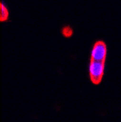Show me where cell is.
Masks as SVG:
<instances>
[{
	"mask_svg": "<svg viewBox=\"0 0 121 122\" xmlns=\"http://www.w3.org/2000/svg\"><path fill=\"white\" fill-rule=\"evenodd\" d=\"M8 10L5 6L4 3H1V15H0V20L2 22L8 19Z\"/></svg>",
	"mask_w": 121,
	"mask_h": 122,
	"instance_id": "3",
	"label": "cell"
},
{
	"mask_svg": "<svg viewBox=\"0 0 121 122\" xmlns=\"http://www.w3.org/2000/svg\"><path fill=\"white\" fill-rule=\"evenodd\" d=\"M106 56V45L103 41H97L93 46L91 51V59L96 61H105Z\"/></svg>",
	"mask_w": 121,
	"mask_h": 122,
	"instance_id": "2",
	"label": "cell"
},
{
	"mask_svg": "<svg viewBox=\"0 0 121 122\" xmlns=\"http://www.w3.org/2000/svg\"><path fill=\"white\" fill-rule=\"evenodd\" d=\"M62 34L63 36L66 37H70L73 35V29L71 28L69 25H66L62 28Z\"/></svg>",
	"mask_w": 121,
	"mask_h": 122,
	"instance_id": "4",
	"label": "cell"
},
{
	"mask_svg": "<svg viewBox=\"0 0 121 122\" xmlns=\"http://www.w3.org/2000/svg\"><path fill=\"white\" fill-rule=\"evenodd\" d=\"M104 70H105V61H96L90 59L88 71L91 81L94 84H99L104 76Z\"/></svg>",
	"mask_w": 121,
	"mask_h": 122,
	"instance_id": "1",
	"label": "cell"
}]
</instances>
